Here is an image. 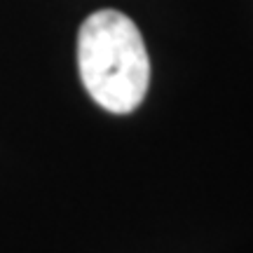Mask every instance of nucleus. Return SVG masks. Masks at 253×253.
I'll use <instances>...</instances> for the list:
<instances>
[{
  "label": "nucleus",
  "mask_w": 253,
  "mask_h": 253,
  "mask_svg": "<svg viewBox=\"0 0 253 253\" xmlns=\"http://www.w3.org/2000/svg\"><path fill=\"white\" fill-rule=\"evenodd\" d=\"M80 80L103 110L125 115L141 106L150 84V59L143 36L118 9H99L78 33Z\"/></svg>",
  "instance_id": "nucleus-1"
}]
</instances>
